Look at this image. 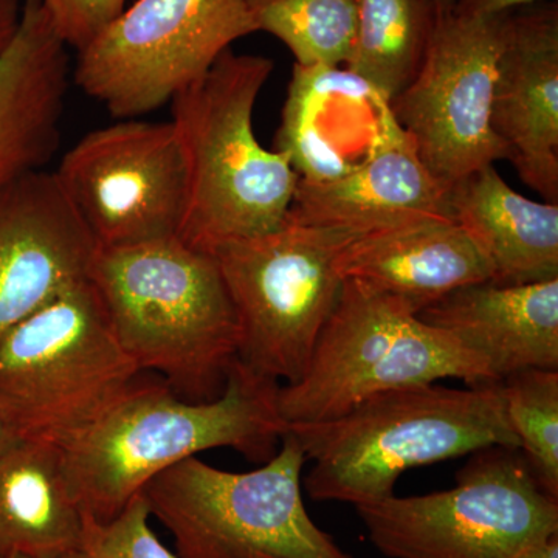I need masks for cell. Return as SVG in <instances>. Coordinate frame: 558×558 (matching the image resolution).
<instances>
[{
  "label": "cell",
  "instance_id": "f546056e",
  "mask_svg": "<svg viewBox=\"0 0 558 558\" xmlns=\"http://www.w3.org/2000/svg\"><path fill=\"white\" fill-rule=\"evenodd\" d=\"M429 2L435 3L439 10H450L453 7L454 0H429Z\"/></svg>",
  "mask_w": 558,
  "mask_h": 558
},
{
  "label": "cell",
  "instance_id": "7a4b0ae2",
  "mask_svg": "<svg viewBox=\"0 0 558 558\" xmlns=\"http://www.w3.org/2000/svg\"><path fill=\"white\" fill-rule=\"evenodd\" d=\"M89 279L120 347L191 402L218 399L240 325L215 255L179 236L98 248Z\"/></svg>",
  "mask_w": 558,
  "mask_h": 558
},
{
  "label": "cell",
  "instance_id": "7c38bea8",
  "mask_svg": "<svg viewBox=\"0 0 558 558\" xmlns=\"http://www.w3.org/2000/svg\"><path fill=\"white\" fill-rule=\"evenodd\" d=\"M53 174L98 248L179 236L186 168L171 121L121 120L92 131Z\"/></svg>",
  "mask_w": 558,
  "mask_h": 558
},
{
  "label": "cell",
  "instance_id": "9a60e30c",
  "mask_svg": "<svg viewBox=\"0 0 558 558\" xmlns=\"http://www.w3.org/2000/svg\"><path fill=\"white\" fill-rule=\"evenodd\" d=\"M288 218L362 238L454 216L450 191L422 163L391 116L357 167L319 182L300 179Z\"/></svg>",
  "mask_w": 558,
  "mask_h": 558
},
{
  "label": "cell",
  "instance_id": "cb8c5ba5",
  "mask_svg": "<svg viewBox=\"0 0 558 558\" xmlns=\"http://www.w3.org/2000/svg\"><path fill=\"white\" fill-rule=\"evenodd\" d=\"M150 519L148 502L142 494L112 520L84 515L78 542L61 558H179L157 537Z\"/></svg>",
  "mask_w": 558,
  "mask_h": 558
},
{
  "label": "cell",
  "instance_id": "4fadbf2b",
  "mask_svg": "<svg viewBox=\"0 0 558 558\" xmlns=\"http://www.w3.org/2000/svg\"><path fill=\"white\" fill-rule=\"evenodd\" d=\"M97 250L53 172H27L0 186V339L89 278Z\"/></svg>",
  "mask_w": 558,
  "mask_h": 558
},
{
  "label": "cell",
  "instance_id": "ffe728a7",
  "mask_svg": "<svg viewBox=\"0 0 558 558\" xmlns=\"http://www.w3.org/2000/svg\"><path fill=\"white\" fill-rule=\"evenodd\" d=\"M83 521L57 446L17 440L0 457V557L61 558Z\"/></svg>",
  "mask_w": 558,
  "mask_h": 558
},
{
  "label": "cell",
  "instance_id": "3957f363",
  "mask_svg": "<svg viewBox=\"0 0 558 558\" xmlns=\"http://www.w3.org/2000/svg\"><path fill=\"white\" fill-rule=\"evenodd\" d=\"M289 433L311 462L303 475L311 499L354 508L392 497L396 483L411 469L494 446L519 449L501 381L395 389L339 417L290 425Z\"/></svg>",
  "mask_w": 558,
  "mask_h": 558
},
{
  "label": "cell",
  "instance_id": "44dd1931",
  "mask_svg": "<svg viewBox=\"0 0 558 558\" xmlns=\"http://www.w3.org/2000/svg\"><path fill=\"white\" fill-rule=\"evenodd\" d=\"M355 7L347 70L392 101L416 78L439 9L429 0H355Z\"/></svg>",
  "mask_w": 558,
  "mask_h": 558
},
{
  "label": "cell",
  "instance_id": "484cf974",
  "mask_svg": "<svg viewBox=\"0 0 558 558\" xmlns=\"http://www.w3.org/2000/svg\"><path fill=\"white\" fill-rule=\"evenodd\" d=\"M542 0H454L451 13L469 17H492L523 9Z\"/></svg>",
  "mask_w": 558,
  "mask_h": 558
},
{
  "label": "cell",
  "instance_id": "2e32d148",
  "mask_svg": "<svg viewBox=\"0 0 558 558\" xmlns=\"http://www.w3.org/2000/svg\"><path fill=\"white\" fill-rule=\"evenodd\" d=\"M68 49L40 0H24L20 28L0 54V186L43 170L60 145Z\"/></svg>",
  "mask_w": 558,
  "mask_h": 558
},
{
  "label": "cell",
  "instance_id": "d6986e66",
  "mask_svg": "<svg viewBox=\"0 0 558 558\" xmlns=\"http://www.w3.org/2000/svg\"><path fill=\"white\" fill-rule=\"evenodd\" d=\"M450 205L492 264L494 282L558 278V204L527 199L488 165L459 180L450 190Z\"/></svg>",
  "mask_w": 558,
  "mask_h": 558
},
{
  "label": "cell",
  "instance_id": "603a6c76",
  "mask_svg": "<svg viewBox=\"0 0 558 558\" xmlns=\"http://www.w3.org/2000/svg\"><path fill=\"white\" fill-rule=\"evenodd\" d=\"M506 413L539 488L558 499V371L523 369L501 380Z\"/></svg>",
  "mask_w": 558,
  "mask_h": 558
},
{
  "label": "cell",
  "instance_id": "ba28073f",
  "mask_svg": "<svg viewBox=\"0 0 558 558\" xmlns=\"http://www.w3.org/2000/svg\"><path fill=\"white\" fill-rule=\"evenodd\" d=\"M354 509L388 558H523L558 535V499L539 488L517 447L469 454L447 490Z\"/></svg>",
  "mask_w": 558,
  "mask_h": 558
},
{
  "label": "cell",
  "instance_id": "9c48e42d",
  "mask_svg": "<svg viewBox=\"0 0 558 558\" xmlns=\"http://www.w3.org/2000/svg\"><path fill=\"white\" fill-rule=\"evenodd\" d=\"M351 240L288 218L263 236L213 250L236 312L245 369L279 385L303 376L339 300L337 259Z\"/></svg>",
  "mask_w": 558,
  "mask_h": 558
},
{
  "label": "cell",
  "instance_id": "7402d4cb",
  "mask_svg": "<svg viewBox=\"0 0 558 558\" xmlns=\"http://www.w3.org/2000/svg\"><path fill=\"white\" fill-rule=\"evenodd\" d=\"M256 32L282 40L301 68L347 64L357 27L355 0H245Z\"/></svg>",
  "mask_w": 558,
  "mask_h": 558
},
{
  "label": "cell",
  "instance_id": "f1b7e54d",
  "mask_svg": "<svg viewBox=\"0 0 558 558\" xmlns=\"http://www.w3.org/2000/svg\"><path fill=\"white\" fill-rule=\"evenodd\" d=\"M21 440L14 435L13 429L10 428V425L7 424L5 418H3L2 414H0V457L5 453L7 450L10 449L11 446Z\"/></svg>",
  "mask_w": 558,
  "mask_h": 558
},
{
  "label": "cell",
  "instance_id": "5b68a950",
  "mask_svg": "<svg viewBox=\"0 0 558 558\" xmlns=\"http://www.w3.org/2000/svg\"><path fill=\"white\" fill-rule=\"evenodd\" d=\"M444 379L478 387L498 381L475 352L422 322L402 301L343 279L310 365L278 389L288 427L339 417L384 392Z\"/></svg>",
  "mask_w": 558,
  "mask_h": 558
},
{
  "label": "cell",
  "instance_id": "8992f818",
  "mask_svg": "<svg viewBox=\"0 0 558 558\" xmlns=\"http://www.w3.org/2000/svg\"><path fill=\"white\" fill-rule=\"evenodd\" d=\"M90 279L0 339V414L21 440L61 446L137 379Z\"/></svg>",
  "mask_w": 558,
  "mask_h": 558
},
{
  "label": "cell",
  "instance_id": "5bb4252c",
  "mask_svg": "<svg viewBox=\"0 0 558 558\" xmlns=\"http://www.w3.org/2000/svg\"><path fill=\"white\" fill-rule=\"evenodd\" d=\"M492 128L520 178L558 202V10L505 14L492 98Z\"/></svg>",
  "mask_w": 558,
  "mask_h": 558
},
{
  "label": "cell",
  "instance_id": "ac0fdd59",
  "mask_svg": "<svg viewBox=\"0 0 558 558\" xmlns=\"http://www.w3.org/2000/svg\"><path fill=\"white\" fill-rule=\"evenodd\" d=\"M337 270L402 301L414 314L465 286L494 281V269L457 219L352 238Z\"/></svg>",
  "mask_w": 558,
  "mask_h": 558
},
{
  "label": "cell",
  "instance_id": "30bf717a",
  "mask_svg": "<svg viewBox=\"0 0 558 558\" xmlns=\"http://www.w3.org/2000/svg\"><path fill=\"white\" fill-rule=\"evenodd\" d=\"M252 33L245 0H135L78 51L73 81L116 119H138Z\"/></svg>",
  "mask_w": 558,
  "mask_h": 558
},
{
  "label": "cell",
  "instance_id": "d4e9b609",
  "mask_svg": "<svg viewBox=\"0 0 558 558\" xmlns=\"http://www.w3.org/2000/svg\"><path fill=\"white\" fill-rule=\"evenodd\" d=\"M40 3L62 43L78 51L126 7V0H40Z\"/></svg>",
  "mask_w": 558,
  "mask_h": 558
},
{
  "label": "cell",
  "instance_id": "6da1fadb",
  "mask_svg": "<svg viewBox=\"0 0 558 558\" xmlns=\"http://www.w3.org/2000/svg\"><path fill=\"white\" fill-rule=\"evenodd\" d=\"M277 381L231 366L218 399L191 402L165 381H138L58 446L65 483L84 515L109 521L150 480L202 451L233 449L250 461L277 453L288 424Z\"/></svg>",
  "mask_w": 558,
  "mask_h": 558
},
{
  "label": "cell",
  "instance_id": "e0dca14e",
  "mask_svg": "<svg viewBox=\"0 0 558 558\" xmlns=\"http://www.w3.org/2000/svg\"><path fill=\"white\" fill-rule=\"evenodd\" d=\"M417 317L480 355L498 381L517 371H558V278L465 286Z\"/></svg>",
  "mask_w": 558,
  "mask_h": 558
},
{
  "label": "cell",
  "instance_id": "4316f807",
  "mask_svg": "<svg viewBox=\"0 0 558 558\" xmlns=\"http://www.w3.org/2000/svg\"><path fill=\"white\" fill-rule=\"evenodd\" d=\"M22 0H0V54L7 50L20 28Z\"/></svg>",
  "mask_w": 558,
  "mask_h": 558
},
{
  "label": "cell",
  "instance_id": "277c9868",
  "mask_svg": "<svg viewBox=\"0 0 558 558\" xmlns=\"http://www.w3.org/2000/svg\"><path fill=\"white\" fill-rule=\"evenodd\" d=\"M274 61L223 51L213 68L171 100V123L186 168L179 238L213 250L278 230L300 175L288 154L264 148L253 112Z\"/></svg>",
  "mask_w": 558,
  "mask_h": 558
},
{
  "label": "cell",
  "instance_id": "8fae6325",
  "mask_svg": "<svg viewBox=\"0 0 558 558\" xmlns=\"http://www.w3.org/2000/svg\"><path fill=\"white\" fill-rule=\"evenodd\" d=\"M502 17L439 10L416 78L389 101L418 159L449 191L472 172L509 159L492 128Z\"/></svg>",
  "mask_w": 558,
  "mask_h": 558
},
{
  "label": "cell",
  "instance_id": "83f0119b",
  "mask_svg": "<svg viewBox=\"0 0 558 558\" xmlns=\"http://www.w3.org/2000/svg\"><path fill=\"white\" fill-rule=\"evenodd\" d=\"M523 558H558V535H554L548 542L535 546Z\"/></svg>",
  "mask_w": 558,
  "mask_h": 558
},
{
  "label": "cell",
  "instance_id": "52a82bcc",
  "mask_svg": "<svg viewBox=\"0 0 558 558\" xmlns=\"http://www.w3.org/2000/svg\"><path fill=\"white\" fill-rule=\"evenodd\" d=\"M306 464L288 432L259 469L229 472L194 457L150 480L142 495L179 558H355L307 513Z\"/></svg>",
  "mask_w": 558,
  "mask_h": 558
},
{
  "label": "cell",
  "instance_id": "4dcf8cb0",
  "mask_svg": "<svg viewBox=\"0 0 558 558\" xmlns=\"http://www.w3.org/2000/svg\"><path fill=\"white\" fill-rule=\"evenodd\" d=\"M0 558H27V557H22V556H10V557H0Z\"/></svg>",
  "mask_w": 558,
  "mask_h": 558
}]
</instances>
